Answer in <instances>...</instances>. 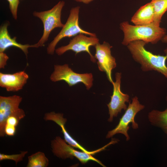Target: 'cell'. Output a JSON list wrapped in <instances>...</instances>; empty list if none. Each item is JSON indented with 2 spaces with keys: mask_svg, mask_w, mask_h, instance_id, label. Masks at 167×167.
<instances>
[{
  "mask_svg": "<svg viewBox=\"0 0 167 167\" xmlns=\"http://www.w3.org/2000/svg\"><path fill=\"white\" fill-rule=\"evenodd\" d=\"M146 44L143 41L137 40L130 42L127 46L133 59L141 65L143 71H155L167 78V48L164 50L165 55H156L145 49Z\"/></svg>",
  "mask_w": 167,
  "mask_h": 167,
  "instance_id": "cell-1",
  "label": "cell"
},
{
  "mask_svg": "<svg viewBox=\"0 0 167 167\" xmlns=\"http://www.w3.org/2000/svg\"><path fill=\"white\" fill-rule=\"evenodd\" d=\"M120 29L124 33L122 44L127 46L130 42L137 40L146 44H156L165 35L166 30L154 23L147 25H136L123 21L120 24Z\"/></svg>",
  "mask_w": 167,
  "mask_h": 167,
  "instance_id": "cell-2",
  "label": "cell"
},
{
  "mask_svg": "<svg viewBox=\"0 0 167 167\" xmlns=\"http://www.w3.org/2000/svg\"><path fill=\"white\" fill-rule=\"evenodd\" d=\"M65 4L64 1H59L50 10L40 12L34 11V16L40 19L43 25V32L42 36L38 42L33 45L34 48H38L44 45L48 41L51 31L57 28H62L64 26L61 22L62 11Z\"/></svg>",
  "mask_w": 167,
  "mask_h": 167,
  "instance_id": "cell-3",
  "label": "cell"
},
{
  "mask_svg": "<svg viewBox=\"0 0 167 167\" xmlns=\"http://www.w3.org/2000/svg\"><path fill=\"white\" fill-rule=\"evenodd\" d=\"M80 8L79 6H77L71 8L66 22L60 32L48 45L47 48L48 54H53L57 44L65 37H70L81 33L96 36L95 33L85 31L80 27L79 21Z\"/></svg>",
  "mask_w": 167,
  "mask_h": 167,
  "instance_id": "cell-4",
  "label": "cell"
},
{
  "mask_svg": "<svg viewBox=\"0 0 167 167\" xmlns=\"http://www.w3.org/2000/svg\"><path fill=\"white\" fill-rule=\"evenodd\" d=\"M50 79L54 82L63 80L70 87L82 83L88 90L92 86L93 80L92 73L79 74L75 72L67 64L54 65V71L51 74Z\"/></svg>",
  "mask_w": 167,
  "mask_h": 167,
  "instance_id": "cell-5",
  "label": "cell"
},
{
  "mask_svg": "<svg viewBox=\"0 0 167 167\" xmlns=\"http://www.w3.org/2000/svg\"><path fill=\"white\" fill-rule=\"evenodd\" d=\"M60 137L58 136L51 141L52 151L54 155L59 158L65 159L77 158L82 164H84L90 161H95L103 167L105 166L101 161L92 155L95 154L83 151H79L73 148Z\"/></svg>",
  "mask_w": 167,
  "mask_h": 167,
  "instance_id": "cell-6",
  "label": "cell"
},
{
  "mask_svg": "<svg viewBox=\"0 0 167 167\" xmlns=\"http://www.w3.org/2000/svg\"><path fill=\"white\" fill-rule=\"evenodd\" d=\"M144 108V106L140 103L137 96L132 98V102L129 103L118 124L115 128L108 132L106 138H109L117 134H122L126 137V141L129 140L130 138L127 133L129 129V125L131 122L133 129L138 128V125L135 122L134 118L137 113Z\"/></svg>",
  "mask_w": 167,
  "mask_h": 167,
  "instance_id": "cell-7",
  "label": "cell"
},
{
  "mask_svg": "<svg viewBox=\"0 0 167 167\" xmlns=\"http://www.w3.org/2000/svg\"><path fill=\"white\" fill-rule=\"evenodd\" d=\"M84 34H79L75 36L70 40L69 44L55 49L56 53L58 55H61L68 50H71L78 54L82 52H87L89 55L91 61L95 62L96 59L89 50L91 46H95L99 43V39L96 36H88Z\"/></svg>",
  "mask_w": 167,
  "mask_h": 167,
  "instance_id": "cell-8",
  "label": "cell"
},
{
  "mask_svg": "<svg viewBox=\"0 0 167 167\" xmlns=\"http://www.w3.org/2000/svg\"><path fill=\"white\" fill-rule=\"evenodd\" d=\"M115 81L112 84L113 89L112 95L110 96L111 100L107 105L109 109V117L108 121L112 122L114 117H117L122 109L126 110L127 106L126 102L129 101V96L122 92L120 86L121 73L117 72L115 75Z\"/></svg>",
  "mask_w": 167,
  "mask_h": 167,
  "instance_id": "cell-9",
  "label": "cell"
},
{
  "mask_svg": "<svg viewBox=\"0 0 167 167\" xmlns=\"http://www.w3.org/2000/svg\"><path fill=\"white\" fill-rule=\"evenodd\" d=\"M94 47L96 52L94 56L97 60L98 69L100 71L105 73L108 80L112 84L113 82L112 77V71L117 65L116 59L111 54V49L112 46L104 41L102 44L99 43Z\"/></svg>",
  "mask_w": 167,
  "mask_h": 167,
  "instance_id": "cell-10",
  "label": "cell"
},
{
  "mask_svg": "<svg viewBox=\"0 0 167 167\" xmlns=\"http://www.w3.org/2000/svg\"><path fill=\"white\" fill-rule=\"evenodd\" d=\"M22 97L16 95L9 96H0V136L5 135V127L7 118L19 113L23 109L19 108Z\"/></svg>",
  "mask_w": 167,
  "mask_h": 167,
  "instance_id": "cell-11",
  "label": "cell"
},
{
  "mask_svg": "<svg viewBox=\"0 0 167 167\" xmlns=\"http://www.w3.org/2000/svg\"><path fill=\"white\" fill-rule=\"evenodd\" d=\"M63 114L61 113H56L54 112H51L46 113L44 115V119L46 121H51L54 122L60 126L62 129L64 138V140L68 144L72 146L78 148L82 151L89 153L95 154L104 149V147L97 150L90 151L80 144L74 139L66 130L65 125L67 119L63 116Z\"/></svg>",
  "mask_w": 167,
  "mask_h": 167,
  "instance_id": "cell-12",
  "label": "cell"
},
{
  "mask_svg": "<svg viewBox=\"0 0 167 167\" xmlns=\"http://www.w3.org/2000/svg\"><path fill=\"white\" fill-rule=\"evenodd\" d=\"M29 78L24 71L12 74L0 73V86L8 92L18 91L23 88Z\"/></svg>",
  "mask_w": 167,
  "mask_h": 167,
  "instance_id": "cell-13",
  "label": "cell"
},
{
  "mask_svg": "<svg viewBox=\"0 0 167 167\" xmlns=\"http://www.w3.org/2000/svg\"><path fill=\"white\" fill-rule=\"evenodd\" d=\"M9 25V22H6L0 27V53L4 52L8 48L14 46L20 49L27 56L28 53V48L34 47L33 45H23L17 42L16 37L11 38L9 35L7 30V27Z\"/></svg>",
  "mask_w": 167,
  "mask_h": 167,
  "instance_id": "cell-14",
  "label": "cell"
},
{
  "mask_svg": "<svg viewBox=\"0 0 167 167\" xmlns=\"http://www.w3.org/2000/svg\"><path fill=\"white\" fill-rule=\"evenodd\" d=\"M154 10L151 2L140 7L132 17L131 21L136 25H147L153 22Z\"/></svg>",
  "mask_w": 167,
  "mask_h": 167,
  "instance_id": "cell-15",
  "label": "cell"
},
{
  "mask_svg": "<svg viewBox=\"0 0 167 167\" xmlns=\"http://www.w3.org/2000/svg\"><path fill=\"white\" fill-rule=\"evenodd\" d=\"M148 118L152 124L161 128L167 134V108L162 111L152 110L149 113Z\"/></svg>",
  "mask_w": 167,
  "mask_h": 167,
  "instance_id": "cell-16",
  "label": "cell"
},
{
  "mask_svg": "<svg viewBox=\"0 0 167 167\" xmlns=\"http://www.w3.org/2000/svg\"><path fill=\"white\" fill-rule=\"evenodd\" d=\"M25 116L23 110L21 111L9 116L7 119L5 127V133L6 135L12 136L15 135L16 127L19 121Z\"/></svg>",
  "mask_w": 167,
  "mask_h": 167,
  "instance_id": "cell-17",
  "label": "cell"
},
{
  "mask_svg": "<svg viewBox=\"0 0 167 167\" xmlns=\"http://www.w3.org/2000/svg\"><path fill=\"white\" fill-rule=\"evenodd\" d=\"M151 2L154 10L153 23L160 26L162 16L167 11V0H152Z\"/></svg>",
  "mask_w": 167,
  "mask_h": 167,
  "instance_id": "cell-18",
  "label": "cell"
},
{
  "mask_svg": "<svg viewBox=\"0 0 167 167\" xmlns=\"http://www.w3.org/2000/svg\"><path fill=\"white\" fill-rule=\"evenodd\" d=\"M27 167H47L49 163L48 159L44 153L38 152L28 157Z\"/></svg>",
  "mask_w": 167,
  "mask_h": 167,
  "instance_id": "cell-19",
  "label": "cell"
},
{
  "mask_svg": "<svg viewBox=\"0 0 167 167\" xmlns=\"http://www.w3.org/2000/svg\"><path fill=\"white\" fill-rule=\"evenodd\" d=\"M28 152L27 151H21L19 154L7 155L0 153V161L5 160H11L15 161L16 165L18 162L22 161L26 154Z\"/></svg>",
  "mask_w": 167,
  "mask_h": 167,
  "instance_id": "cell-20",
  "label": "cell"
},
{
  "mask_svg": "<svg viewBox=\"0 0 167 167\" xmlns=\"http://www.w3.org/2000/svg\"><path fill=\"white\" fill-rule=\"evenodd\" d=\"M9 2V7L13 18L17 19V12L18 6L19 3V0H7Z\"/></svg>",
  "mask_w": 167,
  "mask_h": 167,
  "instance_id": "cell-21",
  "label": "cell"
},
{
  "mask_svg": "<svg viewBox=\"0 0 167 167\" xmlns=\"http://www.w3.org/2000/svg\"><path fill=\"white\" fill-rule=\"evenodd\" d=\"M8 57L4 52L0 53V68H4L6 65Z\"/></svg>",
  "mask_w": 167,
  "mask_h": 167,
  "instance_id": "cell-22",
  "label": "cell"
},
{
  "mask_svg": "<svg viewBox=\"0 0 167 167\" xmlns=\"http://www.w3.org/2000/svg\"><path fill=\"white\" fill-rule=\"evenodd\" d=\"M76 2H82L85 4H88L94 0H73Z\"/></svg>",
  "mask_w": 167,
  "mask_h": 167,
  "instance_id": "cell-23",
  "label": "cell"
},
{
  "mask_svg": "<svg viewBox=\"0 0 167 167\" xmlns=\"http://www.w3.org/2000/svg\"><path fill=\"white\" fill-rule=\"evenodd\" d=\"M161 40L163 42L167 44V34L165 35Z\"/></svg>",
  "mask_w": 167,
  "mask_h": 167,
  "instance_id": "cell-24",
  "label": "cell"
},
{
  "mask_svg": "<svg viewBox=\"0 0 167 167\" xmlns=\"http://www.w3.org/2000/svg\"></svg>",
  "mask_w": 167,
  "mask_h": 167,
  "instance_id": "cell-25",
  "label": "cell"
}]
</instances>
